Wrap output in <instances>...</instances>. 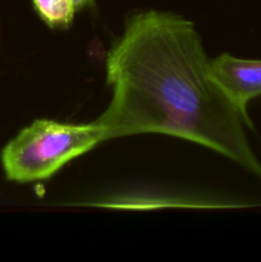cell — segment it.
<instances>
[{
  "mask_svg": "<svg viewBox=\"0 0 261 262\" xmlns=\"http://www.w3.org/2000/svg\"><path fill=\"white\" fill-rule=\"evenodd\" d=\"M112 101L95 122L104 141L161 133L222 154L261 178L242 114L211 72L191 20L146 10L127 18L106 58Z\"/></svg>",
  "mask_w": 261,
  "mask_h": 262,
  "instance_id": "cell-1",
  "label": "cell"
},
{
  "mask_svg": "<svg viewBox=\"0 0 261 262\" xmlns=\"http://www.w3.org/2000/svg\"><path fill=\"white\" fill-rule=\"evenodd\" d=\"M38 17L50 28H68L77 8L73 0H32Z\"/></svg>",
  "mask_w": 261,
  "mask_h": 262,
  "instance_id": "cell-4",
  "label": "cell"
},
{
  "mask_svg": "<svg viewBox=\"0 0 261 262\" xmlns=\"http://www.w3.org/2000/svg\"><path fill=\"white\" fill-rule=\"evenodd\" d=\"M73 3L77 9H82V8H86L89 5L94 4V0H73Z\"/></svg>",
  "mask_w": 261,
  "mask_h": 262,
  "instance_id": "cell-5",
  "label": "cell"
},
{
  "mask_svg": "<svg viewBox=\"0 0 261 262\" xmlns=\"http://www.w3.org/2000/svg\"><path fill=\"white\" fill-rule=\"evenodd\" d=\"M211 72L223 91L242 114L245 123L253 128L247 114V104L261 95V60H248L224 53L210 60Z\"/></svg>",
  "mask_w": 261,
  "mask_h": 262,
  "instance_id": "cell-3",
  "label": "cell"
},
{
  "mask_svg": "<svg viewBox=\"0 0 261 262\" xmlns=\"http://www.w3.org/2000/svg\"><path fill=\"white\" fill-rule=\"evenodd\" d=\"M101 142L104 135L96 122L72 124L36 119L3 148V170L17 183L45 181Z\"/></svg>",
  "mask_w": 261,
  "mask_h": 262,
  "instance_id": "cell-2",
  "label": "cell"
}]
</instances>
